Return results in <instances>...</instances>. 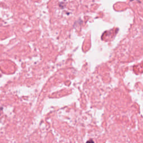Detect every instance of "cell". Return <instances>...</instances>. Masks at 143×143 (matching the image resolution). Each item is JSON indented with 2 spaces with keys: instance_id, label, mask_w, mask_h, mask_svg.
<instances>
[]
</instances>
